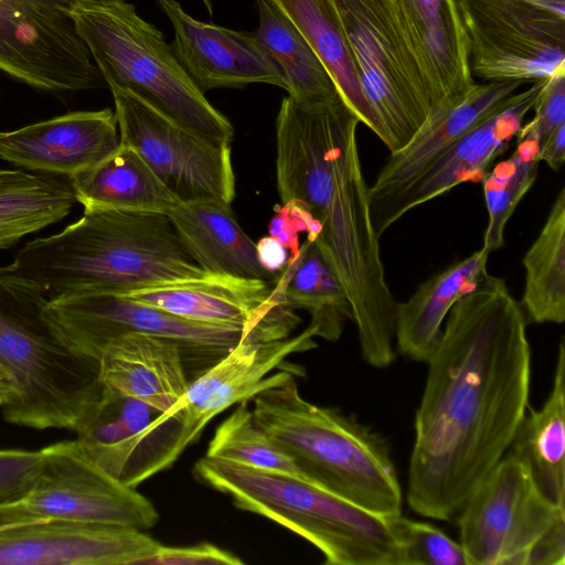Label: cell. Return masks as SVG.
I'll use <instances>...</instances> for the list:
<instances>
[{"label": "cell", "instance_id": "cell-1", "mask_svg": "<svg viewBox=\"0 0 565 565\" xmlns=\"http://www.w3.org/2000/svg\"><path fill=\"white\" fill-rule=\"evenodd\" d=\"M426 363L406 498L417 514L451 521L529 407L526 318L503 279L488 274L452 306Z\"/></svg>", "mask_w": 565, "mask_h": 565}, {"label": "cell", "instance_id": "cell-2", "mask_svg": "<svg viewBox=\"0 0 565 565\" xmlns=\"http://www.w3.org/2000/svg\"><path fill=\"white\" fill-rule=\"evenodd\" d=\"M359 124L340 94L310 104L286 96L276 118V181L282 204L306 210L317 225L313 243L348 296L363 360L384 369L396 355V301L371 217Z\"/></svg>", "mask_w": 565, "mask_h": 565}, {"label": "cell", "instance_id": "cell-3", "mask_svg": "<svg viewBox=\"0 0 565 565\" xmlns=\"http://www.w3.org/2000/svg\"><path fill=\"white\" fill-rule=\"evenodd\" d=\"M6 269L49 300L221 276L198 263L168 214L97 209H85L57 234L29 242Z\"/></svg>", "mask_w": 565, "mask_h": 565}, {"label": "cell", "instance_id": "cell-4", "mask_svg": "<svg viewBox=\"0 0 565 565\" xmlns=\"http://www.w3.org/2000/svg\"><path fill=\"white\" fill-rule=\"evenodd\" d=\"M256 424L303 479L383 516L402 513L403 492L387 441L337 407L305 399L294 374L253 398Z\"/></svg>", "mask_w": 565, "mask_h": 565}, {"label": "cell", "instance_id": "cell-5", "mask_svg": "<svg viewBox=\"0 0 565 565\" xmlns=\"http://www.w3.org/2000/svg\"><path fill=\"white\" fill-rule=\"evenodd\" d=\"M34 285L0 267V364L15 379L4 419L33 429H75L102 392L98 362L76 352L45 312Z\"/></svg>", "mask_w": 565, "mask_h": 565}, {"label": "cell", "instance_id": "cell-6", "mask_svg": "<svg viewBox=\"0 0 565 565\" xmlns=\"http://www.w3.org/2000/svg\"><path fill=\"white\" fill-rule=\"evenodd\" d=\"M71 18L109 88L136 95L201 137L231 145L234 128L194 84L161 31L126 0H74Z\"/></svg>", "mask_w": 565, "mask_h": 565}, {"label": "cell", "instance_id": "cell-7", "mask_svg": "<svg viewBox=\"0 0 565 565\" xmlns=\"http://www.w3.org/2000/svg\"><path fill=\"white\" fill-rule=\"evenodd\" d=\"M203 483L241 510L297 533L328 565H394L396 543L387 516L358 507L308 480L203 457L193 468Z\"/></svg>", "mask_w": 565, "mask_h": 565}, {"label": "cell", "instance_id": "cell-8", "mask_svg": "<svg viewBox=\"0 0 565 565\" xmlns=\"http://www.w3.org/2000/svg\"><path fill=\"white\" fill-rule=\"evenodd\" d=\"M364 95L390 153L403 149L436 114L426 81L388 0H334Z\"/></svg>", "mask_w": 565, "mask_h": 565}, {"label": "cell", "instance_id": "cell-9", "mask_svg": "<svg viewBox=\"0 0 565 565\" xmlns=\"http://www.w3.org/2000/svg\"><path fill=\"white\" fill-rule=\"evenodd\" d=\"M41 450L42 465L31 488L22 497L0 503V527L53 520L143 531L157 523L154 505L104 471L76 439Z\"/></svg>", "mask_w": 565, "mask_h": 565}, {"label": "cell", "instance_id": "cell-10", "mask_svg": "<svg viewBox=\"0 0 565 565\" xmlns=\"http://www.w3.org/2000/svg\"><path fill=\"white\" fill-rule=\"evenodd\" d=\"M469 68L482 82H535L565 70V0H456Z\"/></svg>", "mask_w": 565, "mask_h": 565}, {"label": "cell", "instance_id": "cell-11", "mask_svg": "<svg viewBox=\"0 0 565 565\" xmlns=\"http://www.w3.org/2000/svg\"><path fill=\"white\" fill-rule=\"evenodd\" d=\"M45 312L76 352L97 362L105 345L126 333L170 339L180 347L188 375L192 371L191 381L242 338H258L242 328L186 320L122 294H81L49 300Z\"/></svg>", "mask_w": 565, "mask_h": 565}, {"label": "cell", "instance_id": "cell-12", "mask_svg": "<svg viewBox=\"0 0 565 565\" xmlns=\"http://www.w3.org/2000/svg\"><path fill=\"white\" fill-rule=\"evenodd\" d=\"M563 516L565 508L551 503L526 467L505 452L456 518L469 565H527L533 546Z\"/></svg>", "mask_w": 565, "mask_h": 565}, {"label": "cell", "instance_id": "cell-13", "mask_svg": "<svg viewBox=\"0 0 565 565\" xmlns=\"http://www.w3.org/2000/svg\"><path fill=\"white\" fill-rule=\"evenodd\" d=\"M109 89L120 143L135 149L180 202L231 205L235 174L230 145L182 127L128 90Z\"/></svg>", "mask_w": 565, "mask_h": 565}, {"label": "cell", "instance_id": "cell-14", "mask_svg": "<svg viewBox=\"0 0 565 565\" xmlns=\"http://www.w3.org/2000/svg\"><path fill=\"white\" fill-rule=\"evenodd\" d=\"M73 2L0 0V71L50 93L102 86L105 82L71 18Z\"/></svg>", "mask_w": 565, "mask_h": 565}, {"label": "cell", "instance_id": "cell-15", "mask_svg": "<svg viewBox=\"0 0 565 565\" xmlns=\"http://www.w3.org/2000/svg\"><path fill=\"white\" fill-rule=\"evenodd\" d=\"M315 337L310 327L281 340L244 337L217 363L191 381L178 402L154 418L158 423L171 418L179 426L174 461L216 415L234 404L250 401L258 392L291 374L285 370L267 376L289 355L315 348Z\"/></svg>", "mask_w": 565, "mask_h": 565}, {"label": "cell", "instance_id": "cell-16", "mask_svg": "<svg viewBox=\"0 0 565 565\" xmlns=\"http://www.w3.org/2000/svg\"><path fill=\"white\" fill-rule=\"evenodd\" d=\"M544 78L509 96L495 110L470 128L446 152L399 193L371 212L379 236L411 210L459 184L480 182L492 162L515 139L533 109Z\"/></svg>", "mask_w": 565, "mask_h": 565}, {"label": "cell", "instance_id": "cell-17", "mask_svg": "<svg viewBox=\"0 0 565 565\" xmlns=\"http://www.w3.org/2000/svg\"><path fill=\"white\" fill-rule=\"evenodd\" d=\"M159 545L134 527L26 522L0 530V565H141Z\"/></svg>", "mask_w": 565, "mask_h": 565}, {"label": "cell", "instance_id": "cell-18", "mask_svg": "<svg viewBox=\"0 0 565 565\" xmlns=\"http://www.w3.org/2000/svg\"><path fill=\"white\" fill-rule=\"evenodd\" d=\"M156 2L173 28L177 60L202 93L254 83L286 89L279 67L254 34L199 21L177 0Z\"/></svg>", "mask_w": 565, "mask_h": 565}, {"label": "cell", "instance_id": "cell-19", "mask_svg": "<svg viewBox=\"0 0 565 565\" xmlns=\"http://www.w3.org/2000/svg\"><path fill=\"white\" fill-rule=\"evenodd\" d=\"M119 143L115 111L81 110L0 131V159L70 179L104 160Z\"/></svg>", "mask_w": 565, "mask_h": 565}, {"label": "cell", "instance_id": "cell-20", "mask_svg": "<svg viewBox=\"0 0 565 565\" xmlns=\"http://www.w3.org/2000/svg\"><path fill=\"white\" fill-rule=\"evenodd\" d=\"M388 2L430 90L437 114L476 83L456 0Z\"/></svg>", "mask_w": 565, "mask_h": 565}, {"label": "cell", "instance_id": "cell-21", "mask_svg": "<svg viewBox=\"0 0 565 565\" xmlns=\"http://www.w3.org/2000/svg\"><path fill=\"white\" fill-rule=\"evenodd\" d=\"M523 84L519 81L475 83L463 95L434 115L403 149L390 153L370 186L371 212L409 185Z\"/></svg>", "mask_w": 565, "mask_h": 565}, {"label": "cell", "instance_id": "cell-22", "mask_svg": "<svg viewBox=\"0 0 565 565\" xmlns=\"http://www.w3.org/2000/svg\"><path fill=\"white\" fill-rule=\"evenodd\" d=\"M99 381L159 413L168 411L191 383L177 342L131 332L110 340L98 359Z\"/></svg>", "mask_w": 565, "mask_h": 565}, {"label": "cell", "instance_id": "cell-23", "mask_svg": "<svg viewBox=\"0 0 565 565\" xmlns=\"http://www.w3.org/2000/svg\"><path fill=\"white\" fill-rule=\"evenodd\" d=\"M160 413L146 403L104 385L75 427L88 457L122 484L146 480L147 452L142 433Z\"/></svg>", "mask_w": 565, "mask_h": 565}, {"label": "cell", "instance_id": "cell-24", "mask_svg": "<svg viewBox=\"0 0 565 565\" xmlns=\"http://www.w3.org/2000/svg\"><path fill=\"white\" fill-rule=\"evenodd\" d=\"M482 247L428 278L395 306V344L405 358L426 362L452 306L489 273Z\"/></svg>", "mask_w": 565, "mask_h": 565}, {"label": "cell", "instance_id": "cell-25", "mask_svg": "<svg viewBox=\"0 0 565 565\" xmlns=\"http://www.w3.org/2000/svg\"><path fill=\"white\" fill-rule=\"evenodd\" d=\"M182 241L207 271L242 279L275 280L260 265L256 243L242 230L230 205L180 203L168 214Z\"/></svg>", "mask_w": 565, "mask_h": 565}, {"label": "cell", "instance_id": "cell-26", "mask_svg": "<svg viewBox=\"0 0 565 565\" xmlns=\"http://www.w3.org/2000/svg\"><path fill=\"white\" fill-rule=\"evenodd\" d=\"M70 181L84 209L169 214L181 203L141 156L122 143Z\"/></svg>", "mask_w": 565, "mask_h": 565}, {"label": "cell", "instance_id": "cell-27", "mask_svg": "<svg viewBox=\"0 0 565 565\" xmlns=\"http://www.w3.org/2000/svg\"><path fill=\"white\" fill-rule=\"evenodd\" d=\"M509 454L529 470L541 493L565 508V345H558L552 390L540 409L521 420Z\"/></svg>", "mask_w": 565, "mask_h": 565}, {"label": "cell", "instance_id": "cell-28", "mask_svg": "<svg viewBox=\"0 0 565 565\" xmlns=\"http://www.w3.org/2000/svg\"><path fill=\"white\" fill-rule=\"evenodd\" d=\"M273 1L301 32L360 122L383 141L382 126L364 95L353 52L334 0Z\"/></svg>", "mask_w": 565, "mask_h": 565}, {"label": "cell", "instance_id": "cell-29", "mask_svg": "<svg viewBox=\"0 0 565 565\" xmlns=\"http://www.w3.org/2000/svg\"><path fill=\"white\" fill-rule=\"evenodd\" d=\"M76 202L68 178L0 170V249L63 220Z\"/></svg>", "mask_w": 565, "mask_h": 565}, {"label": "cell", "instance_id": "cell-30", "mask_svg": "<svg viewBox=\"0 0 565 565\" xmlns=\"http://www.w3.org/2000/svg\"><path fill=\"white\" fill-rule=\"evenodd\" d=\"M257 10L254 36L279 67L288 96L310 104L339 95L330 74L285 12L273 0H257Z\"/></svg>", "mask_w": 565, "mask_h": 565}, {"label": "cell", "instance_id": "cell-31", "mask_svg": "<svg viewBox=\"0 0 565 565\" xmlns=\"http://www.w3.org/2000/svg\"><path fill=\"white\" fill-rule=\"evenodd\" d=\"M525 269L521 308L534 323L565 320V189L556 195L546 221L522 259Z\"/></svg>", "mask_w": 565, "mask_h": 565}, {"label": "cell", "instance_id": "cell-32", "mask_svg": "<svg viewBox=\"0 0 565 565\" xmlns=\"http://www.w3.org/2000/svg\"><path fill=\"white\" fill-rule=\"evenodd\" d=\"M288 303L310 315L316 337L338 341L347 320L352 321L348 296L316 244L306 238L300 254L280 274Z\"/></svg>", "mask_w": 565, "mask_h": 565}, {"label": "cell", "instance_id": "cell-33", "mask_svg": "<svg viewBox=\"0 0 565 565\" xmlns=\"http://www.w3.org/2000/svg\"><path fill=\"white\" fill-rule=\"evenodd\" d=\"M515 140L513 153L488 170L480 181L488 212L482 248L489 254L503 246L507 223L537 175L540 143L521 130Z\"/></svg>", "mask_w": 565, "mask_h": 565}, {"label": "cell", "instance_id": "cell-34", "mask_svg": "<svg viewBox=\"0 0 565 565\" xmlns=\"http://www.w3.org/2000/svg\"><path fill=\"white\" fill-rule=\"evenodd\" d=\"M206 457L302 478L291 457L256 424L248 401L237 403L218 425Z\"/></svg>", "mask_w": 565, "mask_h": 565}, {"label": "cell", "instance_id": "cell-35", "mask_svg": "<svg viewBox=\"0 0 565 565\" xmlns=\"http://www.w3.org/2000/svg\"><path fill=\"white\" fill-rule=\"evenodd\" d=\"M387 520L396 543L394 565H469L460 542L437 526L402 513Z\"/></svg>", "mask_w": 565, "mask_h": 565}, {"label": "cell", "instance_id": "cell-36", "mask_svg": "<svg viewBox=\"0 0 565 565\" xmlns=\"http://www.w3.org/2000/svg\"><path fill=\"white\" fill-rule=\"evenodd\" d=\"M533 110V118L520 130L542 146L553 131L565 125V70L543 79Z\"/></svg>", "mask_w": 565, "mask_h": 565}, {"label": "cell", "instance_id": "cell-37", "mask_svg": "<svg viewBox=\"0 0 565 565\" xmlns=\"http://www.w3.org/2000/svg\"><path fill=\"white\" fill-rule=\"evenodd\" d=\"M42 450L0 449V503L22 497L33 484Z\"/></svg>", "mask_w": 565, "mask_h": 565}, {"label": "cell", "instance_id": "cell-38", "mask_svg": "<svg viewBox=\"0 0 565 565\" xmlns=\"http://www.w3.org/2000/svg\"><path fill=\"white\" fill-rule=\"evenodd\" d=\"M242 565L244 561L228 551L211 543L191 546H163L157 550L141 565Z\"/></svg>", "mask_w": 565, "mask_h": 565}, {"label": "cell", "instance_id": "cell-39", "mask_svg": "<svg viewBox=\"0 0 565 565\" xmlns=\"http://www.w3.org/2000/svg\"><path fill=\"white\" fill-rule=\"evenodd\" d=\"M565 564V516L559 518L536 542L529 554L527 565Z\"/></svg>", "mask_w": 565, "mask_h": 565}, {"label": "cell", "instance_id": "cell-40", "mask_svg": "<svg viewBox=\"0 0 565 565\" xmlns=\"http://www.w3.org/2000/svg\"><path fill=\"white\" fill-rule=\"evenodd\" d=\"M257 256L262 267L271 276H279L289 265V250L271 236H265L256 243Z\"/></svg>", "mask_w": 565, "mask_h": 565}, {"label": "cell", "instance_id": "cell-41", "mask_svg": "<svg viewBox=\"0 0 565 565\" xmlns=\"http://www.w3.org/2000/svg\"><path fill=\"white\" fill-rule=\"evenodd\" d=\"M540 162L559 171L565 161V125L553 131L540 148Z\"/></svg>", "mask_w": 565, "mask_h": 565}, {"label": "cell", "instance_id": "cell-42", "mask_svg": "<svg viewBox=\"0 0 565 565\" xmlns=\"http://www.w3.org/2000/svg\"><path fill=\"white\" fill-rule=\"evenodd\" d=\"M19 394L18 382L14 376L0 364V406L13 402Z\"/></svg>", "mask_w": 565, "mask_h": 565}]
</instances>
